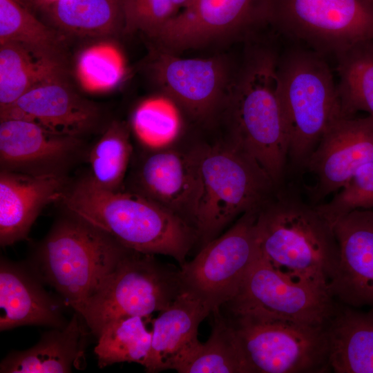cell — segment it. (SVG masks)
<instances>
[{
	"label": "cell",
	"instance_id": "obj_28",
	"mask_svg": "<svg viewBox=\"0 0 373 373\" xmlns=\"http://www.w3.org/2000/svg\"><path fill=\"white\" fill-rule=\"evenodd\" d=\"M208 340L177 370L179 373H249L246 363L227 319L214 311Z\"/></svg>",
	"mask_w": 373,
	"mask_h": 373
},
{
	"label": "cell",
	"instance_id": "obj_16",
	"mask_svg": "<svg viewBox=\"0 0 373 373\" xmlns=\"http://www.w3.org/2000/svg\"><path fill=\"white\" fill-rule=\"evenodd\" d=\"M332 227L338 260L329 291L349 307L373 309V210H353Z\"/></svg>",
	"mask_w": 373,
	"mask_h": 373
},
{
	"label": "cell",
	"instance_id": "obj_4",
	"mask_svg": "<svg viewBox=\"0 0 373 373\" xmlns=\"http://www.w3.org/2000/svg\"><path fill=\"white\" fill-rule=\"evenodd\" d=\"M128 249L68 212L58 220L28 263L79 314Z\"/></svg>",
	"mask_w": 373,
	"mask_h": 373
},
{
	"label": "cell",
	"instance_id": "obj_8",
	"mask_svg": "<svg viewBox=\"0 0 373 373\" xmlns=\"http://www.w3.org/2000/svg\"><path fill=\"white\" fill-rule=\"evenodd\" d=\"M182 291L179 270L158 262L154 255L129 250L80 315L97 337L113 320L151 317L163 311Z\"/></svg>",
	"mask_w": 373,
	"mask_h": 373
},
{
	"label": "cell",
	"instance_id": "obj_3",
	"mask_svg": "<svg viewBox=\"0 0 373 373\" xmlns=\"http://www.w3.org/2000/svg\"><path fill=\"white\" fill-rule=\"evenodd\" d=\"M256 230L260 253L269 263L329 290L338 245L332 224L314 204L280 189L258 211Z\"/></svg>",
	"mask_w": 373,
	"mask_h": 373
},
{
	"label": "cell",
	"instance_id": "obj_31",
	"mask_svg": "<svg viewBox=\"0 0 373 373\" xmlns=\"http://www.w3.org/2000/svg\"><path fill=\"white\" fill-rule=\"evenodd\" d=\"M125 72L124 58L109 43L86 48L79 55L76 73L81 86L90 93L108 91L117 86Z\"/></svg>",
	"mask_w": 373,
	"mask_h": 373
},
{
	"label": "cell",
	"instance_id": "obj_13",
	"mask_svg": "<svg viewBox=\"0 0 373 373\" xmlns=\"http://www.w3.org/2000/svg\"><path fill=\"white\" fill-rule=\"evenodd\" d=\"M151 72L170 102L191 119L212 121L222 113L233 75L223 58H182L159 49Z\"/></svg>",
	"mask_w": 373,
	"mask_h": 373
},
{
	"label": "cell",
	"instance_id": "obj_14",
	"mask_svg": "<svg viewBox=\"0 0 373 373\" xmlns=\"http://www.w3.org/2000/svg\"><path fill=\"white\" fill-rule=\"evenodd\" d=\"M200 146L155 148L142 158L133 178V191L166 208L193 228L200 190Z\"/></svg>",
	"mask_w": 373,
	"mask_h": 373
},
{
	"label": "cell",
	"instance_id": "obj_23",
	"mask_svg": "<svg viewBox=\"0 0 373 373\" xmlns=\"http://www.w3.org/2000/svg\"><path fill=\"white\" fill-rule=\"evenodd\" d=\"M335 310L327 325L329 368L336 373H373V309Z\"/></svg>",
	"mask_w": 373,
	"mask_h": 373
},
{
	"label": "cell",
	"instance_id": "obj_9",
	"mask_svg": "<svg viewBox=\"0 0 373 373\" xmlns=\"http://www.w3.org/2000/svg\"><path fill=\"white\" fill-rule=\"evenodd\" d=\"M333 299L328 289L291 276L273 266L259 251L236 295L218 309L233 315L323 326L336 310Z\"/></svg>",
	"mask_w": 373,
	"mask_h": 373
},
{
	"label": "cell",
	"instance_id": "obj_1",
	"mask_svg": "<svg viewBox=\"0 0 373 373\" xmlns=\"http://www.w3.org/2000/svg\"><path fill=\"white\" fill-rule=\"evenodd\" d=\"M68 212L99 228L126 248L174 258L180 265L198 241L195 229L178 215L135 191L108 190L90 176L67 189Z\"/></svg>",
	"mask_w": 373,
	"mask_h": 373
},
{
	"label": "cell",
	"instance_id": "obj_15",
	"mask_svg": "<svg viewBox=\"0 0 373 373\" xmlns=\"http://www.w3.org/2000/svg\"><path fill=\"white\" fill-rule=\"evenodd\" d=\"M373 161V117H341L325 131L308 160L305 171L316 182L307 186L309 198L318 204L336 193L363 165Z\"/></svg>",
	"mask_w": 373,
	"mask_h": 373
},
{
	"label": "cell",
	"instance_id": "obj_12",
	"mask_svg": "<svg viewBox=\"0 0 373 373\" xmlns=\"http://www.w3.org/2000/svg\"><path fill=\"white\" fill-rule=\"evenodd\" d=\"M272 0H192L150 37L175 53L243 38L271 23Z\"/></svg>",
	"mask_w": 373,
	"mask_h": 373
},
{
	"label": "cell",
	"instance_id": "obj_2",
	"mask_svg": "<svg viewBox=\"0 0 373 373\" xmlns=\"http://www.w3.org/2000/svg\"><path fill=\"white\" fill-rule=\"evenodd\" d=\"M279 57L269 47L249 50L233 75L222 113L227 140L255 159L281 189L288 166L289 141L278 73Z\"/></svg>",
	"mask_w": 373,
	"mask_h": 373
},
{
	"label": "cell",
	"instance_id": "obj_32",
	"mask_svg": "<svg viewBox=\"0 0 373 373\" xmlns=\"http://www.w3.org/2000/svg\"><path fill=\"white\" fill-rule=\"evenodd\" d=\"M133 124L141 140L154 148L169 145L179 128L175 111L160 99L141 104L134 113Z\"/></svg>",
	"mask_w": 373,
	"mask_h": 373
},
{
	"label": "cell",
	"instance_id": "obj_7",
	"mask_svg": "<svg viewBox=\"0 0 373 373\" xmlns=\"http://www.w3.org/2000/svg\"><path fill=\"white\" fill-rule=\"evenodd\" d=\"M217 310L229 323L249 373L323 372L329 368L327 324Z\"/></svg>",
	"mask_w": 373,
	"mask_h": 373
},
{
	"label": "cell",
	"instance_id": "obj_19",
	"mask_svg": "<svg viewBox=\"0 0 373 373\" xmlns=\"http://www.w3.org/2000/svg\"><path fill=\"white\" fill-rule=\"evenodd\" d=\"M29 264L1 258L0 330L24 325L64 328L66 302L51 295Z\"/></svg>",
	"mask_w": 373,
	"mask_h": 373
},
{
	"label": "cell",
	"instance_id": "obj_29",
	"mask_svg": "<svg viewBox=\"0 0 373 373\" xmlns=\"http://www.w3.org/2000/svg\"><path fill=\"white\" fill-rule=\"evenodd\" d=\"M132 151L127 126L122 122H113L89 153L90 176L102 188L120 189Z\"/></svg>",
	"mask_w": 373,
	"mask_h": 373
},
{
	"label": "cell",
	"instance_id": "obj_22",
	"mask_svg": "<svg viewBox=\"0 0 373 373\" xmlns=\"http://www.w3.org/2000/svg\"><path fill=\"white\" fill-rule=\"evenodd\" d=\"M85 326L84 318L75 312L64 328H52L32 347L8 354L0 364V372H70L84 355Z\"/></svg>",
	"mask_w": 373,
	"mask_h": 373
},
{
	"label": "cell",
	"instance_id": "obj_18",
	"mask_svg": "<svg viewBox=\"0 0 373 373\" xmlns=\"http://www.w3.org/2000/svg\"><path fill=\"white\" fill-rule=\"evenodd\" d=\"M99 116L97 106L70 89L62 79L40 84L0 110L1 119L26 120L76 137L91 129Z\"/></svg>",
	"mask_w": 373,
	"mask_h": 373
},
{
	"label": "cell",
	"instance_id": "obj_5",
	"mask_svg": "<svg viewBox=\"0 0 373 373\" xmlns=\"http://www.w3.org/2000/svg\"><path fill=\"white\" fill-rule=\"evenodd\" d=\"M200 147V190L193 226L204 245L237 218L259 210L280 189L255 159L229 140Z\"/></svg>",
	"mask_w": 373,
	"mask_h": 373
},
{
	"label": "cell",
	"instance_id": "obj_33",
	"mask_svg": "<svg viewBox=\"0 0 373 373\" xmlns=\"http://www.w3.org/2000/svg\"><path fill=\"white\" fill-rule=\"evenodd\" d=\"M314 205L332 224L353 210L372 209L373 161L362 166L332 200Z\"/></svg>",
	"mask_w": 373,
	"mask_h": 373
},
{
	"label": "cell",
	"instance_id": "obj_24",
	"mask_svg": "<svg viewBox=\"0 0 373 373\" xmlns=\"http://www.w3.org/2000/svg\"><path fill=\"white\" fill-rule=\"evenodd\" d=\"M0 44V110L33 87L61 79L64 68L59 57L18 43Z\"/></svg>",
	"mask_w": 373,
	"mask_h": 373
},
{
	"label": "cell",
	"instance_id": "obj_6",
	"mask_svg": "<svg viewBox=\"0 0 373 373\" xmlns=\"http://www.w3.org/2000/svg\"><path fill=\"white\" fill-rule=\"evenodd\" d=\"M278 73L288 164L295 173H303L323 134L343 117L337 86L322 55L312 50L279 57Z\"/></svg>",
	"mask_w": 373,
	"mask_h": 373
},
{
	"label": "cell",
	"instance_id": "obj_26",
	"mask_svg": "<svg viewBox=\"0 0 373 373\" xmlns=\"http://www.w3.org/2000/svg\"><path fill=\"white\" fill-rule=\"evenodd\" d=\"M151 317L131 316L106 324L97 336L94 352L99 367L117 363H137L144 365L151 347Z\"/></svg>",
	"mask_w": 373,
	"mask_h": 373
},
{
	"label": "cell",
	"instance_id": "obj_21",
	"mask_svg": "<svg viewBox=\"0 0 373 373\" xmlns=\"http://www.w3.org/2000/svg\"><path fill=\"white\" fill-rule=\"evenodd\" d=\"M211 314L198 298L182 290L173 303L152 320V341L145 370L155 373L176 370L195 351L201 322Z\"/></svg>",
	"mask_w": 373,
	"mask_h": 373
},
{
	"label": "cell",
	"instance_id": "obj_10",
	"mask_svg": "<svg viewBox=\"0 0 373 373\" xmlns=\"http://www.w3.org/2000/svg\"><path fill=\"white\" fill-rule=\"evenodd\" d=\"M258 211L241 216L225 233L202 245L191 260L180 266L182 290L200 300L211 314L236 295L259 254Z\"/></svg>",
	"mask_w": 373,
	"mask_h": 373
},
{
	"label": "cell",
	"instance_id": "obj_27",
	"mask_svg": "<svg viewBox=\"0 0 373 373\" xmlns=\"http://www.w3.org/2000/svg\"><path fill=\"white\" fill-rule=\"evenodd\" d=\"M51 13L62 29L82 35H104L124 29L123 0H55Z\"/></svg>",
	"mask_w": 373,
	"mask_h": 373
},
{
	"label": "cell",
	"instance_id": "obj_17",
	"mask_svg": "<svg viewBox=\"0 0 373 373\" xmlns=\"http://www.w3.org/2000/svg\"><path fill=\"white\" fill-rule=\"evenodd\" d=\"M80 149L79 137L50 131L23 119H1V169L30 174L61 173Z\"/></svg>",
	"mask_w": 373,
	"mask_h": 373
},
{
	"label": "cell",
	"instance_id": "obj_30",
	"mask_svg": "<svg viewBox=\"0 0 373 373\" xmlns=\"http://www.w3.org/2000/svg\"><path fill=\"white\" fill-rule=\"evenodd\" d=\"M15 42L59 57L58 35L16 0H0V44Z\"/></svg>",
	"mask_w": 373,
	"mask_h": 373
},
{
	"label": "cell",
	"instance_id": "obj_34",
	"mask_svg": "<svg viewBox=\"0 0 373 373\" xmlns=\"http://www.w3.org/2000/svg\"><path fill=\"white\" fill-rule=\"evenodd\" d=\"M124 29L153 35L180 12L174 0H123Z\"/></svg>",
	"mask_w": 373,
	"mask_h": 373
},
{
	"label": "cell",
	"instance_id": "obj_20",
	"mask_svg": "<svg viewBox=\"0 0 373 373\" xmlns=\"http://www.w3.org/2000/svg\"><path fill=\"white\" fill-rule=\"evenodd\" d=\"M62 173L30 174L1 169L0 243L3 247L26 238L48 204L61 200L67 188Z\"/></svg>",
	"mask_w": 373,
	"mask_h": 373
},
{
	"label": "cell",
	"instance_id": "obj_25",
	"mask_svg": "<svg viewBox=\"0 0 373 373\" xmlns=\"http://www.w3.org/2000/svg\"><path fill=\"white\" fill-rule=\"evenodd\" d=\"M335 56L343 117H354L359 111L373 117V41L356 44Z\"/></svg>",
	"mask_w": 373,
	"mask_h": 373
},
{
	"label": "cell",
	"instance_id": "obj_11",
	"mask_svg": "<svg viewBox=\"0 0 373 373\" xmlns=\"http://www.w3.org/2000/svg\"><path fill=\"white\" fill-rule=\"evenodd\" d=\"M271 23L323 55L373 41V0H272Z\"/></svg>",
	"mask_w": 373,
	"mask_h": 373
}]
</instances>
